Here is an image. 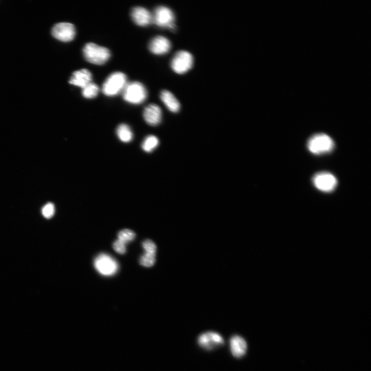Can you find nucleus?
Masks as SVG:
<instances>
[{
	"mask_svg": "<svg viewBox=\"0 0 371 371\" xmlns=\"http://www.w3.org/2000/svg\"><path fill=\"white\" fill-rule=\"evenodd\" d=\"M83 52L85 59L96 65L105 64L111 56L109 49L92 42L86 44Z\"/></svg>",
	"mask_w": 371,
	"mask_h": 371,
	"instance_id": "obj_1",
	"label": "nucleus"
},
{
	"mask_svg": "<svg viewBox=\"0 0 371 371\" xmlns=\"http://www.w3.org/2000/svg\"><path fill=\"white\" fill-rule=\"evenodd\" d=\"M127 84L125 74L121 72H115L112 73L104 82L102 92L107 97H114L122 92Z\"/></svg>",
	"mask_w": 371,
	"mask_h": 371,
	"instance_id": "obj_2",
	"label": "nucleus"
},
{
	"mask_svg": "<svg viewBox=\"0 0 371 371\" xmlns=\"http://www.w3.org/2000/svg\"><path fill=\"white\" fill-rule=\"evenodd\" d=\"M308 146L312 153L321 155L331 152L334 147V142L325 134H317L310 138Z\"/></svg>",
	"mask_w": 371,
	"mask_h": 371,
	"instance_id": "obj_3",
	"label": "nucleus"
},
{
	"mask_svg": "<svg viewBox=\"0 0 371 371\" xmlns=\"http://www.w3.org/2000/svg\"><path fill=\"white\" fill-rule=\"evenodd\" d=\"M123 92V99L130 104H140L142 103L147 96L145 86L138 82H133L125 86Z\"/></svg>",
	"mask_w": 371,
	"mask_h": 371,
	"instance_id": "obj_4",
	"label": "nucleus"
},
{
	"mask_svg": "<svg viewBox=\"0 0 371 371\" xmlns=\"http://www.w3.org/2000/svg\"><path fill=\"white\" fill-rule=\"evenodd\" d=\"M193 64V57L191 53L186 51L177 52L173 57L171 67L177 73L183 74L190 70Z\"/></svg>",
	"mask_w": 371,
	"mask_h": 371,
	"instance_id": "obj_5",
	"label": "nucleus"
},
{
	"mask_svg": "<svg viewBox=\"0 0 371 371\" xmlns=\"http://www.w3.org/2000/svg\"><path fill=\"white\" fill-rule=\"evenodd\" d=\"M153 23L157 26L172 30L175 29V16L169 8L160 6L158 7L152 14Z\"/></svg>",
	"mask_w": 371,
	"mask_h": 371,
	"instance_id": "obj_6",
	"label": "nucleus"
},
{
	"mask_svg": "<svg viewBox=\"0 0 371 371\" xmlns=\"http://www.w3.org/2000/svg\"><path fill=\"white\" fill-rule=\"evenodd\" d=\"M199 345L206 351H211L225 344V340L219 334L207 332L202 334L198 339Z\"/></svg>",
	"mask_w": 371,
	"mask_h": 371,
	"instance_id": "obj_7",
	"label": "nucleus"
},
{
	"mask_svg": "<svg viewBox=\"0 0 371 371\" xmlns=\"http://www.w3.org/2000/svg\"><path fill=\"white\" fill-rule=\"evenodd\" d=\"M52 35L53 37L60 41L70 42L75 38L76 30L75 27L71 24L59 23L52 28Z\"/></svg>",
	"mask_w": 371,
	"mask_h": 371,
	"instance_id": "obj_8",
	"label": "nucleus"
},
{
	"mask_svg": "<svg viewBox=\"0 0 371 371\" xmlns=\"http://www.w3.org/2000/svg\"><path fill=\"white\" fill-rule=\"evenodd\" d=\"M95 266L100 273L105 276L114 275L118 269L117 262L112 257L104 254L97 257Z\"/></svg>",
	"mask_w": 371,
	"mask_h": 371,
	"instance_id": "obj_9",
	"label": "nucleus"
},
{
	"mask_svg": "<svg viewBox=\"0 0 371 371\" xmlns=\"http://www.w3.org/2000/svg\"><path fill=\"white\" fill-rule=\"evenodd\" d=\"M313 182L317 189L326 192L333 191L337 185V180L334 176L326 172L316 174Z\"/></svg>",
	"mask_w": 371,
	"mask_h": 371,
	"instance_id": "obj_10",
	"label": "nucleus"
},
{
	"mask_svg": "<svg viewBox=\"0 0 371 371\" xmlns=\"http://www.w3.org/2000/svg\"><path fill=\"white\" fill-rule=\"evenodd\" d=\"M130 16L134 23L140 27H146L153 23L152 14L142 7L133 8Z\"/></svg>",
	"mask_w": 371,
	"mask_h": 371,
	"instance_id": "obj_11",
	"label": "nucleus"
},
{
	"mask_svg": "<svg viewBox=\"0 0 371 371\" xmlns=\"http://www.w3.org/2000/svg\"><path fill=\"white\" fill-rule=\"evenodd\" d=\"M171 43L165 37L158 36L148 44V49L154 54L161 55L167 54L171 50Z\"/></svg>",
	"mask_w": 371,
	"mask_h": 371,
	"instance_id": "obj_12",
	"label": "nucleus"
},
{
	"mask_svg": "<svg viewBox=\"0 0 371 371\" xmlns=\"http://www.w3.org/2000/svg\"><path fill=\"white\" fill-rule=\"evenodd\" d=\"M143 116L144 120L148 125L157 126L162 121V111L160 106L151 104L145 108Z\"/></svg>",
	"mask_w": 371,
	"mask_h": 371,
	"instance_id": "obj_13",
	"label": "nucleus"
},
{
	"mask_svg": "<svg viewBox=\"0 0 371 371\" xmlns=\"http://www.w3.org/2000/svg\"><path fill=\"white\" fill-rule=\"evenodd\" d=\"M92 74L88 69H83L74 72L69 83L82 89L92 81Z\"/></svg>",
	"mask_w": 371,
	"mask_h": 371,
	"instance_id": "obj_14",
	"label": "nucleus"
},
{
	"mask_svg": "<svg viewBox=\"0 0 371 371\" xmlns=\"http://www.w3.org/2000/svg\"><path fill=\"white\" fill-rule=\"evenodd\" d=\"M230 347L232 355L236 358L240 359L246 354L248 344L244 338L236 335L231 338Z\"/></svg>",
	"mask_w": 371,
	"mask_h": 371,
	"instance_id": "obj_15",
	"label": "nucleus"
},
{
	"mask_svg": "<svg viewBox=\"0 0 371 371\" xmlns=\"http://www.w3.org/2000/svg\"><path fill=\"white\" fill-rule=\"evenodd\" d=\"M161 99L167 108L171 112L176 113L179 112L181 105L174 95L168 91H163L160 95Z\"/></svg>",
	"mask_w": 371,
	"mask_h": 371,
	"instance_id": "obj_16",
	"label": "nucleus"
},
{
	"mask_svg": "<svg viewBox=\"0 0 371 371\" xmlns=\"http://www.w3.org/2000/svg\"><path fill=\"white\" fill-rule=\"evenodd\" d=\"M117 134L119 139L125 143L132 141L133 134L129 126L125 124H120L117 129Z\"/></svg>",
	"mask_w": 371,
	"mask_h": 371,
	"instance_id": "obj_17",
	"label": "nucleus"
},
{
	"mask_svg": "<svg viewBox=\"0 0 371 371\" xmlns=\"http://www.w3.org/2000/svg\"><path fill=\"white\" fill-rule=\"evenodd\" d=\"M159 144V139L155 136L147 137L142 144V149L146 152L153 151Z\"/></svg>",
	"mask_w": 371,
	"mask_h": 371,
	"instance_id": "obj_18",
	"label": "nucleus"
},
{
	"mask_svg": "<svg viewBox=\"0 0 371 371\" xmlns=\"http://www.w3.org/2000/svg\"><path fill=\"white\" fill-rule=\"evenodd\" d=\"M99 92L98 86L91 82L82 89V95L86 99H93L96 98Z\"/></svg>",
	"mask_w": 371,
	"mask_h": 371,
	"instance_id": "obj_19",
	"label": "nucleus"
},
{
	"mask_svg": "<svg viewBox=\"0 0 371 371\" xmlns=\"http://www.w3.org/2000/svg\"><path fill=\"white\" fill-rule=\"evenodd\" d=\"M156 261V254L145 253L140 258V264L145 267H152Z\"/></svg>",
	"mask_w": 371,
	"mask_h": 371,
	"instance_id": "obj_20",
	"label": "nucleus"
},
{
	"mask_svg": "<svg viewBox=\"0 0 371 371\" xmlns=\"http://www.w3.org/2000/svg\"><path fill=\"white\" fill-rule=\"evenodd\" d=\"M118 239L124 244H126L134 240L136 237L135 233L129 230H123L118 234Z\"/></svg>",
	"mask_w": 371,
	"mask_h": 371,
	"instance_id": "obj_21",
	"label": "nucleus"
},
{
	"mask_svg": "<svg viewBox=\"0 0 371 371\" xmlns=\"http://www.w3.org/2000/svg\"><path fill=\"white\" fill-rule=\"evenodd\" d=\"M55 213V206L52 203H48L42 209V214L47 219L51 218Z\"/></svg>",
	"mask_w": 371,
	"mask_h": 371,
	"instance_id": "obj_22",
	"label": "nucleus"
},
{
	"mask_svg": "<svg viewBox=\"0 0 371 371\" xmlns=\"http://www.w3.org/2000/svg\"><path fill=\"white\" fill-rule=\"evenodd\" d=\"M142 246L145 253L156 254L157 247L156 244L151 240H146L142 244Z\"/></svg>",
	"mask_w": 371,
	"mask_h": 371,
	"instance_id": "obj_23",
	"label": "nucleus"
},
{
	"mask_svg": "<svg viewBox=\"0 0 371 371\" xmlns=\"http://www.w3.org/2000/svg\"><path fill=\"white\" fill-rule=\"evenodd\" d=\"M113 248L116 252L120 254H123L126 252L125 244L119 239L114 243Z\"/></svg>",
	"mask_w": 371,
	"mask_h": 371,
	"instance_id": "obj_24",
	"label": "nucleus"
}]
</instances>
